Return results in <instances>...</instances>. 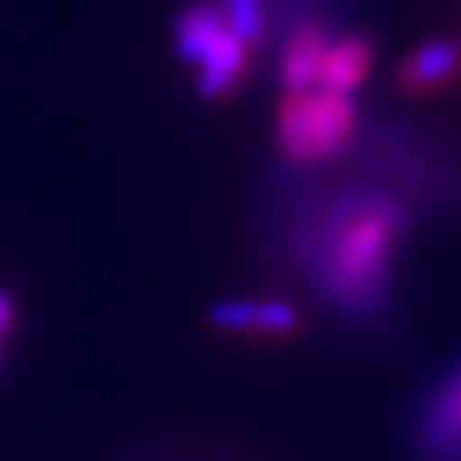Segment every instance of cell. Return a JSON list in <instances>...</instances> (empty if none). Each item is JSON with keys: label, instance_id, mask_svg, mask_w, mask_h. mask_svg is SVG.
Listing matches in <instances>:
<instances>
[{"label": "cell", "instance_id": "cell-1", "mask_svg": "<svg viewBox=\"0 0 461 461\" xmlns=\"http://www.w3.org/2000/svg\"><path fill=\"white\" fill-rule=\"evenodd\" d=\"M403 229V211L393 200H349L338 203L320 237V284L334 305L364 312L378 305L389 255Z\"/></svg>", "mask_w": 461, "mask_h": 461}, {"label": "cell", "instance_id": "cell-4", "mask_svg": "<svg viewBox=\"0 0 461 461\" xmlns=\"http://www.w3.org/2000/svg\"><path fill=\"white\" fill-rule=\"evenodd\" d=\"M207 320L218 330H251V334H291L298 330V309L276 298H221L211 305Z\"/></svg>", "mask_w": 461, "mask_h": 461}, {"label": "cell", "instance_id": "cell-5", "mask_svg": "<svg viewBox=\"0 0 461 461\" xmlns=\"http://www.w3.org/2000/svg\"><path fill=\"white\" fill-rule=\"evenodd\" d=\"M196 69H200V80H196L200 95L203 98H221L240 84V77L248 69V44L237 41L229 30H221L207 44V51L196 59Z\"/></svg>", "mask_w": 461, "mask_h": 461}, {"label": "cell", "instance_id": "cell-3", "mask_svg": "<svg viewBox=\"0 0 461 461\" xmlns=\"http://www.w3.org/2000/svg\"><path fill=\"white\" fill-rule=\"evenodd\" d=\"M421 450L432 461H461V367H454L421 414Z\"/></svg>", "mask_w": 461, "mask_h": 461}, {"label": "cell", "instance_id": "cell-11", "mask_svg": "<svg viewBox=\"0 0 461 461\" xmlns=\"http://www.w3.org/2000/svg\"><path fill=\"white\" fill-rule=\"evenodd\" d=\"M12 323H15V305H12V298L5 291H0V338L12 330Z\"/></svg>", "mask_w": 461, "mask_h": 461}, {"label": "cell", "instance_id": "cell-2", "mask_svg": "<svg viewBox=\"0 0 461 461\" xmlns=\"http://www.w3.org/2000/svg\"><path fill=\"white\" fill-rule=\"evenodd\" d=\"M353 98L349 95H334L323 87L287 95L276 117V135L280 149L294 164H320L338 157L353 139Z\"/></svg>", "mask_w": 461, "mask_h": 461}, {"label": "cell", "instance_id": "cell-12", "mask_svg": "<svg viewBox=\"0 0 461 461\" xmlns=\"http://www.w3.org/2000/svg\"><path fill=\"white\" fill-rule=\"evenodd\" d=\"M0 353H5V345H0Z\"/></svg>", "mask_w": 461, "mask_h": 461}, {"label": "cell", "instance_id": "cell-6", "mask_svg": "<svg viewBox=\"0 0 461 461\" xmlns=\"http://www.w3.org/2000/svg\"><path fill=\"white\" fill-rule=\"evenodd\" d=\"M371 69V44L360 37H341L330 41L323 51V66H320V87L334 91V95H349L364 84Z\"/></svg>", "mask_w": 461, "mask_h": 461}, {"label": "cell", "instance_id": "cell-8", "mask_svg": "<svg viewBox=\"0 0 461 461\" xmlns=\"http://www.w3.org/2000/svg\"><path fill=\"white\" fill-rule=\"evenodd\" d=\"M461 69V48L454 41H432L425 48H418L407 62H403V73L400 80L414 91H425V87H439L447 84L454 73Z\"/></svg>", "mask_w": 461, "mask_h": 461}, {"label": "cell", "instance_id": "cell-10", "mask_svg": "<svg viewBox=\"0 0 461 461\" xmlns=\"http://www.w3.org/2000/svg\"><path fill=\"white\" fill-rule=\"evenodd\" d=\"M221 19H225V30L248 48L262 41V0H225Z\"/></svg>", "mask_w": 461, "mask_h": 461}, {"label": "cell", "instance_id": "cell-7", "mask_svg": "<svg viewBox=\"0 0 461 461\" xmlns=\"http://www.w3.org/2000/svg\"><path fill=\"white\" fill-rule=\"evenodd\" d=\"M327 33L316 30V26H302L287 51H284V62H280V80L287 87V95H302V91H312L320 87V66H323V51H327Z\"/></svg>", "mask_w": 461, "mask_h": 461}, {"label": "cell", "instance_id": "cell-9", "mask_svg": "<svg viewBox=\"0 0 461 461\" xmlns=\"http://www.w3.org/2000/svg\"><path fill=\"white\" fill-rule=\"evenodd\" d=\"M225 30V19H221V8L214 5H193L189 12L178 15L175 23V51L182 62H193L207 51V44Z\"/></svg>", "mask_w": 461, "mask_h": 461}]
</instances>
